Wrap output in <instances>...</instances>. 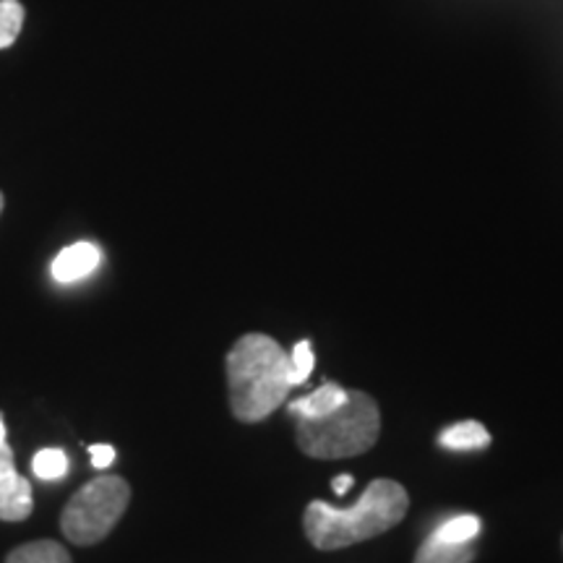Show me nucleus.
I'll return each instance as SVG.
<instances>
[{
    "instance_id": "9d476101",
    "label": "nucleus",
    "mask_w": 563,
    "mask_h": 563,
    "mask_svg": "<svg viewBox=\"0 0 563 563\" xmlns=\"http://www.w3.org/2000/svg\"><path fill=\"white\" fill-rule=\"evenodd\" d=\"M5 563H70V555L55 540H34V543L13 548Z\"/></svg>"
},
{
    "instance_id": "423d86ee",
    "label": "nucleus",
    "mask_w": 563,
    "mask_h": 563,
    "mask_svg": "<svg viewBox=\"0 0 563 563\" xmlns=\"http://www.w3.org/2000/svg\"><path fill=\"white\" fill-rule=\"evenodd\" d=\"M102 262V253L95 243H74L68 249H63L58 256L53 258V279L60 285H70V282H79L89 277L91 272H97V266Z\"/></svg>"
},
{
    "instance_id": "f3484780",
    "label": "nucleus",
    "mask_w": 563,
    "mask_h": 563,
    "mask_svg": "<svg viewBox=\"0 0 563 563\" xmlns=\"http://www.w3.org/2000/svg\"><path fill=\"white\" fill-rule=\"evenodd\" d=\"M0 443H5V426H3V415H0Z\"/></svg>"
},
{
    "instance_id": "f257e3e1",
    "label": "nucleus",
    "mask_w": 563,
    "mask_h": 563,
    "mask_svg": "<svg viewBox=\"0 0 563 563\" xmlns=\"http://www.w3.org/2000/svg\"><path fill=\"white\" fill-rule=\"evenodd\" d=\"M410 509V496L399 483L394 481H373L361 501L336 509L332 504L313 501L308 504L302 527L306 538L311 540L319 551H340L363 543V540L378 538L389 532L405 519Z\"/></svg>"
},
{
    "instance_id": "dca6fc26",
    "label": "nucleus",
    "mask_w": 563,
    "mask_h": 563,
    "mask_svg": "<svg viewBox=\"0 0 563 563\" xmlns=\"http://www.w3.org/2000/svg\"><path fill=\"white\" fill-rule=\"evenodd\" d=\"M334 493L336 496H344V493L350 490V485H352V477L350 475H342V477H334Z\"/></svg>"
},
{
    "instance_id": "7ed1b4c3",
    "label": "nucleus",
    "mask_w": 563,
    "mask_h": 563,
    "mask_svg": "<svg viewBox=\"0 0 563 563\" xmlns=\"http://www.w3.org/2000/svg\"><path fill=\"white\" fill-rule=\"evenodd\" d=\"M382 433V412L365 391H347V399L323 418H298V446L316 460H347L373 449Z\"/></svg>"
},
{
    "instance_id": "20e7f679",
    "label": "nucleus",
    "mask_w": 563,
    "mask_h": 563,
    "mask_svg": "<svg viewBox=\"0 0 563 563\" xmlns=\"http://www.w3.org/2000/svg\"><path fill=\"white\" fill-rule=\"evenodd\" d=\"M129 501L131 485L123 477H95L66 504L60 514V530L74 545L100 543L121 522Z\"/></svg>"
},
{
    "instance_id": "6e6552de",
    "label": "nucleus",
    "mask_w": 563,
    "mask_h": 563,
    "mask_svg": "<svg viewBox=\"0 0 563 563\" xmlns=\"http://www.w3.org/2000/svg\"><path fill=\"white\" fill-rule=\"evenodd\" d=\"M475 561V540L473 543H446V540L431 538L420 545L415 563H473Z\"/></svg>"
},
{
    "instance_id": "f8f14e48",
    "label": "nucleus",
    "mask_w": 563,
    "mask_h": 563,
    "mask_svg": "<svg viewBox=\"0 0 563 563\" xmlns=\"http://www.w3.org/2000/svg\"><path fill=\"white\" fill-rule=\"evenodd\" d=\"M32 473L40 481H60V477L68 475V456L63 449H42V452L34 454Z\"/></svg>"
},
{
    "instance_id": "39448f33",
    "label": "nucleus",
    "mask_w": 563,
    "mask_h": 563,
    "mask_svg": "<svg viewBox=\"0 0 563 563\" xmlns=\"http://www.w3.org/2000/svg\"><path fill=\"white\" fill-rule=\"evenodd\" d=\"M32 509V485L16 473L13 449L9 443H0V519L3 522H24Z\"/></svg>"
},
{
    "instance_id": "2eb2a0df",
    "label": "nucleus",
    "mask_w": 563,
    "mask_h": 563,
    "mask_svg": "<svg viewBox=\"0 0 563 563\" xmlns=\"http://www.w3.org/2000/svg\"><path fill=\"white\" fill-rule=\"evenodd\" d=\"M89 456H91V467L97 470H108L112 462H115V449L110 443H95L89 446Z\"/></svg>"
},
{
    "instance_id": "0eeeda50",
    "label": "nucleus",
    "mask_w": 563,
    "mask_h": 563,
    "mask_svg": "<svg viewBox=\"0 0 563 563\" xmlns=\"http://www.w3.org/2000/svg\"><path fill=\"white\" fill-rule=\"evenodd\" d=\"M344 399H347V389L336 384H323L319 389L290 402V412L295 418H323V415L334 412Z\"/></svg>"
},
{
    "instance_id": "4468645a",
    "label": "nucleus",
    "mask_w": 563,
    "mask_h": 563,
    "mask_svg": "<svg viewBox=\"0 0 563 563\" xmlns=\"http://www.w3.org/2000/svg\"><path fill=\"white\" fill-rule=\"evenodd\" d=\"M313 350H311V342H298L295 344L292 355H290V373H292V386H300L308 382V376H311L313 371Z\"/></svg>"
},
{
    "instance_id": "1a4fd4ad",
    "label": "nucleus",
    "mask_w": 563,
    "mask_h": 563,
    "mask_svg": "<svg viewBox=\"0 0 563 563\" xmlns=\"http://www.w3.org/2000/svg\"><path fill=\"white\" fill-rule=\"evenodd\" d=\"M439 443L443 449H452V452H475V449L488 446L490 433L477 420H464L446 428L439 435Z\"/></svg>"
},
{
    "instance_id": "a211bd4d",
    "label": "nucleus",
    "mask_w": 563,
    "mask_h": 563,
    "mask_svg": "<svg viewBox=\"0 0 563 563\" xmlns=\"http://www.w3.org/2000/svg\"><path fill=\"white\" fill-rule=\"evenodd\" d=\"M3 203H5V201H3V194H0V211H3Z\"/></svg>"
},
{
    "instance_id": "f03ea898",
    "label": "nucleus",
    "mask_w": 563,
    "mask_h": 563,
    "mask_svg": "<svg viewBox=\"0 0 563 563\" xmlns=\"http://www.w3.org/2000/svg\"><path fill=\"white\" fill-rule=\"evenodd\" d=\"M230 410L241 422H258L292 389L290 355L266 334H245L228 352Z\"/></svg>"
},
{
    "instance_id": "9b49d317",
    "label": "nucleus",
    "mask_w": 563,
    "mask_h": 563,
    "mask_svg": "<svg viewBox=\"0 0 563 563\" xmlns=\"http://www.w3.org/2000/svg\"><path fill=\"white\" fill-rule=\"evenodd\" d=\"M481 519L475 514H456V517L446 519L433 534L446 540V543H473L477 534H481Z\"/></svg>"
},
{
    "instance_id": "ddd939ff",
    "label": "nucleus",
    "mask_w": 563,
    "mask_h": 563,
    "mask_svg": "<svg viewBox=\"0 0 563 563\" xmlns=\"http://www.w3.org/2000/svg\"><path fill=\"white\" fill-rule=\"evenodd\" d=\"M24 26V5L19 0H0V51L11 47Z\"/></svg>"
}]
</instances>
